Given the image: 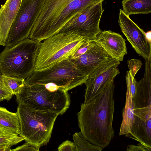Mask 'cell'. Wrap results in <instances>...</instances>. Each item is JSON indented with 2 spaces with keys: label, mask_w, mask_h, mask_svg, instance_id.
Wrapping results in <instances>:
<instances>
[{
  "label": "cell",
  "mask_w": 151,
  "mask_h": 151,
  "mask_svg": "<svg viewBox=\"0 0 151 151\" xmlns=\"http://www.w3.org/2000/svg\"><path fill=\"white\" fill-rule=\"evenodd\" d=\"M17 112L20 122L19 135L24 139L26 142L40 147L46 145L59 114L36 110L22 103L18 104Z\"/></svg>",
  "instance_id": "277c9868"
},
{
  "label": "cell",
  "mask_w": 151,
  "mask_h": 151,
  "mask_svg": "<svg viewBox=\"0 0 151 151\" xmlns=\"http://www.w3.org/2000/svg\"><path fill=\"white\" fill-rule=\"evenodd\" d=\"M1 74L0 73V76L1 75Z\"/></svg>",
  "instance_id": "1f68e13d"
},
{
  "label": "cell",
  "mask_w": 151,
  "mask_h": 151,
  "mask_svg": "<svg viewBox=\"0 0 151 151\" xmlns=\"http://www.w3.org/2000/svg\"><path fill=\"white\" fill-rule=\"evenodd\" d=\"M119 65H115L101 73L91 74L88 76L85 83L86 88L84 103L93 99L101 90L120 73L117 68Z\"/></svg>",
  "instance_id": "5bb4252c"
},
{
  "label": "cell",
  "mask_w": 151,
  "mask_h": 151,
  "mask_svg": "<svg viewBox=\"0 0 151 151\" xmlns=\"http://www.w3.org/2000/svg\"><path fill=\"white\" fill-rule=\"evenodd\" d=\"M146 38L149 42L151 44V31H148L145 33Z\"/></svg>",
  "instance_id": "f546056e"
},
{
  "label": "cell",
  "mask_w": 151,
  "mask_h": 151,
  "mask_svg": "<svg viewBox=\"0 0 151 151\" xmlns=\"http://www.w3.org/2000/svg\"><path fill=\"white\" fill-rule=\"evenodd\" d=\"M127 87L130 89L133 98L136 93L137 82L132 76L130 71H127L126 75Z\"/></svg>",
  "instance_id": "603a6c76"
},
{
  "label": "cell",
  "mask_w": 151,
  "mask_h": 151,
  "mask_svg": "<svg viewBox=\"0 0 151 151\" xmlns=\"http://www.w3.org/2000/svg\"><path fill=\"white\" fill-rule=\"evenodd\" d=\"M18 104H24L36 110L63 114L69 107L68 91L63 88L56 91L47 88L43 84H25L17 95Z\"/></svg>",
  "instance_id": "52a82bcc"
},
{
  "label": "cell",
  "mask_w": 151,
  "mask_h": 151,
  "mask_svg": "<svg viewBox=\"0 0 151 151\" xmlns=\"http://www.w3.org/2000/svg\"><path fill=\"white\" fill-rule=\"evenodd\" d=\"M4 85L13 95L16 96L21 91L25 85V79L1 75Z\"/></svg>",
  "instance_id": "44dd1931"
},
{
  "label": "cell",
  "mask_w": 151,
  "mask_h": 151,
  "mask_svg": "<svg viewBox=\"0 0 151 151\" xmlns=\"http://www.w3.org/2000/svg\"><path fill=\"white\" fill-rule=\"evenodd\" d=\"M24 140V139L0 126V146L12 147Z\"/></svg>",
  "instance_id": "ffe728a7"
},
{
  "label": "cell",
  "mask_w": 151,
  "mask_h": 151,
  "mask_svg": "<svg viewBox=\"0 0 151 151\" xmlns=\"http://www.w3.org/2000/svg\"><path fill=\"white\" fill-rule=\"evenodd\" d=\"M40 147L37 145L26 142L11 151H39Z\"/></svg>",
  "instance_id": "484cf974"
},
{
  "label": "cell",
  "mask_w": 151,
  "mask_h": 151,
  "mask_svg": "<svg viewBox=\"0 0 151 151\" xmlns=\"http://www.w3.org/2000/svg\"><path fill=\"white\" fill-rule=\"evenodd\" d=\"M114 80L106 85L92 100L83 103L77 114L78 124L85 139L104 149L114 135Z\"/></svg>",
  "instance_id": "6da1fadb"
},
{
  "label": "cell",
  "mask_w": 151,
  "mask_h": 151,
  "mask_svg": "<svg viewBox=\"0 0 151 151\" xmlns=\"http://www.w3.org/2000/svg\"><path fill=\"white\" fill-rule=\"evenodd\" d=\"M0 96L4 100L9 101L12 98L13 94L5 86L2 80L1 75L0 76Z\"/></svg>",
  "instance_id": "cb8c5ba5"
},
{
  "label": "cell",
  "mask_w": 151,
  "mask_h": 151,
  "mask_svg": "<svg viewBox=\"0 0 151 151\" xmlns=\"http://www.w3.org/2000/svg\"><path fill=\"white\" fill-rule=\"evenodd\" d=\"M134 119V106L132 96L129 88L127 87L126 100L122 113V119L119 135H126L131 130Z\"/></svg>",
  "instance_id": "2e32d148"
},
{
  "label": "cell",
  "mask_w": 151,
  "mask_h": 151,
  "mask_svg": "<svg viewBox=\"0 0 151 151\" xmlns=\"http://www.w3.org/2000/svg\"><path fill=\"white\" fill-rule=\"evenodd\" d=\"M127 65L130 73L133 77L140 69L142 65L141 61L139 59H131L127 61Z\"/></svg>",
  "instance_id": "7402d4cb"
},
{
  "label": "cell",
  "mask_w": 151,
  "mask_h": 151,
  "mask_svg": "<svg viewBox=\"0 0 151 151\" xmlns=\"http://www.w3.org/2000/svg\"><path fill=\"white\" fill-rule=\"evenodd\" d=\"M91 41L88 40L83 43L70 59L76 58L84 53L89 48Z\"/></svg>",
  "instance_id": "d4e9b609"
},
{
  "label": "cell",
  "mask_w": 151,
  "mask_h": 151,
  "mask_svg": "<svg viewBox=\"0 0 151 151\" xmlns=\"http://www.w3.org/2000/svg\"><path fill=\"white\" fill-rule=\"evenodd\" d=\"M0 126L19 135L20 127L17 113L10 112L6 108L0 106Z\"/></svg>",
  "instance_id": "ac0fdd59"
},
{
  "label": "cell",
  "mask_w": 151,
  "mask_h": 151,
  "mask_svg": "<svg viewBox=\"0 0 151 151\" xmlns=\"http://www.w3.org/2000/svg\"><path fill=\"white\" fill-rule=\"evenodd\" d=\"M134 119L130 132L125 136L151 148V75L144 73L137 82L133 98Z\"/></svg>",
  "instance_id": "5b68a950"
},
{
  "label": "cell",
  "mask_w": 151,
  "mask_h": 151,
  "mask_svg": "<svg viewBox=\"0 0 151 151\" xmlns=\"http://www.w3.org/2000/svg\"><path fill=\"white\" fill-rule=\"evenodd\" d=\"M127 151H151V149L139 143L137 145H129L127 147Z\"/></svg>",
  "instance_id": "83f0119b"
},
{
  "label": "cell",
  "mask_w": 151,
  "mask_h": 151,
  "mask_svg": "<svg viewBox=\"0 0 151 151\" xmlns=\"http://www.w3.org/2000/svg\"><path fill=\"white\" fill-rule=\"evenodd\" d=\"M123 11L127 15L151 12V0H123Z\"/></svg>",
  "instance_id": "e0dca14e"
},
{
  "label": "cell",
  "mask_w": 151,
  "mask_h": 151,
  "mask_svg": "<svg viewBox=\"0 0 151 151\" xmlns=\"http://www.w3.org/2000/svg\"><path fill=\"white\" fill-rule=\"evenodd\" d=\"M58 151H76L73 142L67 140L60 145L58 148Z\"/></svg>",
  "instance_id": "4316f807"
},
{
  "label": "cell",
  "mask_w": 151,
  "mask_h": 151,
  "mask_svg": "<svg viewBox=\"0 0 151 151\" xmlns=\"http://www.w3.org/2000/svg\"><path fill=\"white\" fill-rule=\"evenodd\" d=\"M39 42L26 39L14 46L5 47L0 53V73L6 76L24 79L34 70Z\"/></svg>",
  "instance_id": "8992f818"
},
{
  "label": "cell",
  "mask_w": 151,
  "mask_h": 151,
  "mask_svg": "<svg viewBox=\"0 0 151 151\" xmlns=\"http://www.w3.org/2000/svg\"><path fill=\"white\" fill-rule=\"evenodd\" d=\"M102 2L93 4L71 18L58 33H68L79 35L94 41L102 30L99 24L104 9Z\"/></svg>",
  "instance_id": "30bf717a"
},
{
  "label": "cell",
  "mask_w": 151,
  "mask_h": 151,
  "mask_svg": "<svg viewBox=\"0 0 151 151\" xmlns=\"http://www.w3.org/2000/svg\"><path fill=\"white\" fill-rule=\"evenodd\" d=\"M11 147L7 146H0V151H11Z\"/></svg>",
  "instance_id": "f1b7e54d"
},
{
  "label": "cell",
  "mask_w": 151,
  "mask_h": 151,
  "mask_svg": "<svg viewBox=\"0 0 151 151\" xmlns=\"http://www.w3.org/2000/svg\"><path fill=\"white\" fill-rule=\"evenodd\" d=\"M22 0H6L0 9V45L5 46L7 36Z\"/></svg>",
  "instance_id": "9a60e30c"
},
{
  "label": "cell",
  "mask_w": 151,
  "mask_h": 151,
  "mask_svg": "<svg viewBox=\"0 0 151 151\" xmlns=\"http://www.w3.org/2000/svg\"><path fill=\"white\" fill-rule=\"evenodd\" d=\"M88 77L69 59L47 69L34 71L25 79V84L52 83L68 91L85 83Z\"/></svg>",
  "instance_id": "ba28073f"
},
{
  "label": "cell",
  "mask_w": 151,
  "mask_h": 151,
  "mask_svg": "<svg viewBox=\"0 0 151 151\" xmlns=\"http://www.w3.org/2000/svg\"><path fill=\"white\" fill-rule=\"evenodd\" d=\"M113 59L100 45L92 41L86 52L76 58L70 59L88 76L101 65Z\"/></svg>",
  "instance_id": "7c38bea8"
},
{
  "label": "cell",
  "mask_w": 151,
  "mask_h": 151,
  "mask_svg": "<svg viewBox=\"0 0 151 151\" xmlns=\"http://www.w3.org/2000/svg\"><path fill=\"white\" fill-rule=\"evenodd\" d=\"M4 100L3 98L1 96H0V101H2Z\"/></svg>",
  "instance_id": "4dcf8cb0"
},
{
  "label": "cell",
  "mask_w": 151,
  "mask_h": 151,
  "mask_svg": "<svg viewBox=\"0 0 151 151\" xmlns=\"http://www.w3.org/2000/svg\"><path fill=\"white\" fill-rule=\"evenodd\" d=\"M44 0H22L7 36L5 47L13 46L28 38L35 20L43 7Z\"/></svg>",
  "instance_id": "9c48e42d"
},
{
  "label": "cell",
  "mask_w": 151,
  "mask_h": 151,
  "mask_svg": "<svg viewBox=\"0 0 151 151\" xmlns=\"http://www.w3.org/2000/svg\"><path fill=\"white\" fill-rule=\"evenodd\" d=\"M88 40L73 34L58 33L41 41L36 51L34 71L47 69L57 63L70 59Z\"/></svg>",
  "instance_id": "3957f363"
},
{
  "label": "cell",
  "mask_w": 151,
  "mask_h": 151,
  "mask_svg": "<svg viewBox=\"0 0 151 151\" xmlns=\"http://www.w3.org/2000/svg\"><path fill=\"white\" fill-rule=\"evenodd\" d=\"M105 0H45L28 38L40 42L57 34L71 18Z\"/></svg>",
  "instance_id": "7a4b0ae2"
},
{
  "label": "cell",
  "mask_w": 151,
  "mask_h": 151,
  "mask_svg": "<svg viewBox=\"0 0 151 151\" xmlns=\"http://www.w3.org/2000/svg\"><path fill=\"white\" fill-rule=\"evenodd\" d=\"M73 138L76 151H101L103 149L85 139L81 132L75 133Z\"/></svg>",
  "instance_id": "d6986e66"
},
{
  "label": "cell",
  "mask_w": 151,
  "mask_h": 151,
  "mask_svg": "<svg viewBox=\"0 0 151 151\" xmlns=\"http://www.w3.org/2000/svg\"><path fill=\"white\" fill-rule=\"evenodd\" d=\"M94 41L112 58L119 61H122L127 54L125 40L119 33L110 30L101 31L97 35Z\"/></svg>",
  "instance_id": "4fadbf2b"
},
{
  "label": "cell",
  "mask_w": 151,
  "mask_h": 151,
  "mask_svg": "<svg viewBox=\"0 0 151 151\" xmlns=\"http://www.w3.org/2000/svg\"><path fill=\"white\" fill-rule=\"evenodd\" d=\"M118 23L121 31L136 52L145 60H151V44L145 32L120 9Z\"/></svg>",
  "instance_id": "8fae6325"
}]
</instances>
